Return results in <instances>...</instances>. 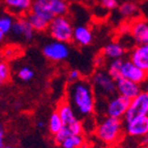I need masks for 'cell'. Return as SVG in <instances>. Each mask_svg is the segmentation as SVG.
<instances>
[{
  "label": "cell",
  "mask_w": 148,
  "mask_h": 148,
  "mask_svg": "<svg viewBox=\"0 0 148 148\" xmlns=\"http://www.w3.org/2000/svg\"><path fill=\"white\" fill-rule=\"evenodd\" d=\"M67 103L74 109L76 116L81 120L90 117L95 111V92L88 80L80 79L67 86Z\"/></svg>",
  "instance_id": "cell-1"
},
{
  "label": "cell",
  "mask_w": 148,
  "mask_h": 148,
  "mask_svg": "<svg viewBox=\"0 0 148 148\" xmlns=\"http://www.w3.org/2000/svg\"><path fill=\"white\" fill-rule=\"evenodd\" d=\"M123 131L122 119L112 118L105 116L97 122L95 127V135L105 144L111 145L118 142Z\"/></svg>",
  "instance_id": "cell-2"
},
{
  "label": "cell",
  "mask_w": 148,
  "mask_h": 148,
  "mask_svg": "<svg viewBox=\"0 0 148 148\" xmlns=\"http://www.w3.org/2000/svg\"><path fill=\"white\" fill-rule=\"evenodd\" d=\"M73 24L65 16L54 17L53 20L49 23L48 31L52 38L57 42H69L73 37Z\"/></svg>",
  "instance_id": "cell-3"
},
{
  "label": "cell",
  "mask_w": 148,
  "mask_h": 148,
  "mask_svg": "<svg viewBox=\"0 0 148 148\" xmlns=\"http://www.w3.org/2000/svg\"><path fill=\"white\" fill-rule=\"evenodd\" d=\"M91 85L95 93L105 97H111L116 93V82L111 78L107 71H96L91 77Z\"/></svg>",
  "instance_id": "cell-4"
},
{
  "label": "cell",
  "mask_w": 148,
  "mask_h": 148,
  "mask_svg": "<svg viewBox=\"0 0 148 148\" xmlns=\"http://www.w3.org/2000/svg\"><path fill=\"white\" fill-rule=\"evenodd\" d=\"M140 116H148V92L141 91L136 97L131 99L123 119L130 121Z\"/></svg>",
  "instance_id": "cell-5"
},
{
  "label": "cell",
  "mask_w": 148,
  "mask_h": 148,
  "mask_svg": "<svg viewBox=\"0 0 148 148\" xmlns=\"http://www.w3.org/2000/svg\"><path fill=\"white\" fill-rule=\"evenodd\" d=\"M131 99H126L124 96L115 94V95L109 97L105 106V113L106 116L112 118L122 119L128 108Z\"/></svg>",
  "instance_id": "cell-6"
},
{
  "label": "cell",
  "mask_w": 148,
  "mask_h": 148,
  "mask_svg": "<svg viewBox=\"0 0 148 148\" xmlns=\"http://www.w3.org/2000/svg\"><path fill=\"white\" fill-rule=\"evenodd\" d=\"M42 53L45 57L48 58L51 61L60 62L65 60L69 55V47L67 44L61 42H48L42 48Z\"/></svg>",
  "instance_id": "cell-7"
},
{
  "label": "cell",
  "mask_w": 148,
  "mask_h": 148,
  "mask_svg": "<svg viewBox=\"0 0 148 148\" xmlns=\"http://www.w3.org/2000/svg\"><path fill=\"white\" fill-rule=\"evenodd\" d=\"M147 72L139 69L130 60H122L120 67V77L123 79L133 81L137 84L145 83L147 80Z\"/></svg>",
  "instance_id": "cell-8"
},
{
  "label": "cell",
  "mask_w": 148,
  "mask_h": 148,
  "mask_svg": "<svg viewBox=\"0 0 148 148\" xmlns=\"http://www.w3.org/2000/svg\"><path fill=\"white\" fill-rule=\"evenodd\" d=\"M124 133L133 138H142L148 135V116H140L123 124Z\"/></svg>",
  "instance_id": "cell-9"
},
{
  "label": "cell",
  "mask_w": 148,
  "mask_h": 148,
  "mask_svg": "<svg viewBox=\"0 0 148 148\" xmlns=\"http://www.w3.org/2000/svg\"><path fill=\"white\" fill-rule=\"evenodd\" d=\"M130 31L137 45H148V23L145 19H136L130 26Z\"/></svg>",
  "instance_id": "cell-10"
},
{
  "label": "cell",
  "mask_w": 148,
  "mask_h": 148,
  "mask_svg": "<svg viewBox=\"0 0 148 148\" xmlns=\"http://www.w3.org/2000/svg\"><path fill=\"white\" fill-rule=\"evenodd\" d=\"M115 82H116V93L128 99H133L142 91V87L140 84H137L130 80L120 78Z\"/></svg>",
  "instance_id": "cell-11"
},
{
  "label": "cell",
  "mask_w": 148,
  "mask_h": 148,
  "mask_svg": "<svg viewBox=\"0 0 148 148\" xmlns=\"http://www.w3.org/2000/svg\"><path fill=\"white\" fill-rule=\"evenodd\" d=\"M10 32H12V34L16 36L23 37L25 40L30 42L33 40L35 31L32 29L28 21L26 20L25 16H21V18L14 20Z\"/></svg>",
  "instance_id": "cell-12"
},
{
  "label": "cell",
  "mask_w": 148,
  "mask_h": 148,
  "mask_svg": "<svg viewBox=\"0 0 148 148\" xmlns=\"http://www.w3.org/2000/svg\"><path fill=\"white\" fill-rule=\"evenodd\" d=\"M130 61L139 69L148 72V45H138L130 55Z\"/></svg>",
  "instance_id": "cell-13"
},
{
  "label": "cell",
  "mask_w": 148,
  "mask_h": 148,
  "mask_svg": "<svg viewBox=\"0 0 148 148\" xmlns=\"http://www.w3.org/2000/svg\"><path fill=\"white\" fill-rule=\"evenodd\" d=\"M2 3L10 14L23 16L30 10L33 0H2Z\"/></svg>",
  "instance_id": "cell-14"
},
{
  "label": "cell",
  "mask_w": 148,
  "mask_h": 148,
  "mask_svg": "<svg viewBox=\"0 0 148 148\" xmlns=\"http://www.w3.org/2000/svg\"><path fill=\"white\" fill-rule=\"evenodd\" d=\"M92 31L87 27L86 25H78L73 29V37L75 44L79 45L81 47H86L92 42Z\"/></svg>",
  "instance_id": "cell-15"
},
{
  "label": "cell",
  "mask_w": 148,
  "mask_h": 148,
  "mask_svg": "<svg viewBox=\"0 0 148 148\" xmlns=\"http://www.w3.org/2000/svg\"><path fill=\"white\" fill-rule=\"evenodd\" d=\"M29 12L38 16L40 18H42V19H44V20H46L49 23L55 17L53 15L51 8H50L49 2H44V1H34L33 0V3H32Z\"/></svg>",
  "instance_id": "cell-16"
},
{
  "label": "cell",
  "mask_w": 148,
  "mask_h": 148,
  "mask_svg": "<svg viewBox=\"0 0 148 148\" xmlns=\"http://www.w3.org/2000/svg\"><path fill=\"white\" fill-rule=\"evenodd\" d=\"M57 113L59 115L60 119L62 121V124L64 126L69 125L71 123H73L74 121H76L77 119H79L76 116L74 109L71 107V105L67 101H62L60 103L58 108H57Z\"/></svg>",
  "instance_id": "cell-17"
},
{
  "label": "cell",
  "mask_w": 148,
  "mask_h": 148,
  "mask_svg": "<svg viewBox=\"0 0 148 148\" xmlns=\"http://www.w3.org/2000/svg\"><path fill=\"white\" fill-rule=\"evenodd\" d=\"M124 54H125V48L120 42H116L106 45L103 50V56L111 60L122 58Z\"/></svg>",
  "instance_id": "cell-18"
},
{
  "label": "cell",
  "mask_w": 148,
  "mask_h": 148,
  "mask_svg": "<svg viewBox=\"0 0 148 148\" xmlns=\"http://www.w3.org/2000/svg\"><path fill=\"white\" fill-rule=\"evenodd\" d=\"M25 18H26V20L28 21V23H29L30 26H31L32 29L34 30V31H45V30L48 29L49 22L40 18L38 16L28 12L25 15Z\"/></svg>",
  "instance_id": "cell-19"
},
{
  "label": "cell",
  "mask_w": 148,
  "mask_h": 148,
  "mask_svg": "<svg viewBox=\"0 0 148 148\" xmlns=\"http://www.w3.org/2000/svg\"><path fill=\"white\" fill-rule=\"evenodd\" d=\"M118 10L120 15L124 18H136L139 14L138 4L132 1H124L118 5Z\"/></svg>",
  "instance_id": "cell-20"
},
{
  "label": "cell",
  "mask_w": 148,
  "mask_h": 148,
  "mask_svg": "<svg viewBox=\"0 0 148 148\" xmlns=\"http://www.w3.org/2000/svg\"><path fill=\"white\" fill-rule=\"evenodd\" d=\"M49 5L55 17L65 16L69 12V4L66 0H57V1L49 2Z\"/></svg>",
  "instance_id": "cell-21"
},
{
  "label": "cell",
  "mask_w": 148,
  "mask_h": 148,
  "mask_svg": "<svg viewBox=\"0 0 148 148\" xmlns=\"http://www.w3.org/2000/svg\"><path fill=\"white\" fill-rule=\"evenodd\" d=\"M84 143L85 139L83 135H69L59 146L61 148H78Z\"/></svg>",
  "instance_id": "cell-22"
},
{
  "label": "cell",
  "mask_w": 148,
  "mask_h": 148,
  "mask_svg": "<svg viewBox=\"0 0 148 148\" xmlns=\"http://www.w3.org/2000/svg\"><path fill=\"white\" fill-rule=\"evenodd\" d=\"M122 58L119 59H113L111 60V62L109 63L108 69H107V73H108L111 78L114 81H117L118 79H120V67L122 64Z\"/></svg>",
  "instance_id": "cell-23"
},
{
  "label": "cell",
  "mask_w": 148,
  "mask_h": 148,
  "mask_svg": "<svg viewBox=\"0 0 148 148\" xmlns=\"http://www.w3.org/2000/svg\"><path fill=\"white\" fill-rule=\"evenodd\" d=\"M63 126L62 124V121L60 119L59 115L56 111L53 112L51 115H50L49 122H48V128H49V132L51 135H55L57 132H59L61 130V127Z\"/></svg>",
  "instance_id": "cell-24"
},
{
  "label": "cell",
  "mask_w": 148,
  "mask_h": 148,
  "mask_svg": "<svg viewBox=\"0 0 148 148\" xmlns=\"http://www.w3.org/2000/svg\"><path fill=\"white\" fill-rule=\"evenodd\" d=\"M12 23H14V18L12 15L1 16L0 17V32H2L3 34H8L12 30Z\"/></svg>",
  "instance_id": "cell-25"
},
{
  "label": "cell",
  "mask_w": 148,
  "mask_h": 148,
  "mask_svg": "<svg viewBox=\"0 0 148 148\" xmlns=\"http://www.w3.org/2000/svg\"><path fill=\"white\" fill-rule=\"evenodd\" d=\"M10 77V65L5 61H0V85L8 82Z\"/></svg>",
  "instance_id": "cell-26"
},
{
  "label": "cell",
  "mask_w": 148,
  "mask_h": 148,
  "mask_svg": "<svg viewBox=\"0 0 148 148\" xmlns=\"http://www.w3.org/2000/svg\"><path fill=\"white\" fill-rule=\"evenodd\" d=\"M18 77H19L22 81L28 82L33 79L34 72H33V69L29 66H22L18 71Z\"/></svg>",
  "instance_id": "cell-27"
},
{
  "label": "cell",
  "mask_w": 148,
  "mask_h": 148,
  "mask_svg": "<svg viewBox=\"0 0 148 148\" xmlns=\"http://www.w3.org/2000/svg\"><path fill=\"white\" fill-rule=\"evenodd\" d=\"M69 135H72V134H71V132L69 131L67 126L63 125L59 132H57L55 135H53V139H54V142L57 144V145H60V144H61L62 142L69 136Z\"/></svg>",
  "instance_id": "cell-28"
},
{
  "label": "cell",
  "mask_w": 148,
  "mask_h": 148,
  "mask_svg": "<svg viewBox=\"0 0 148 148\" xmlns=\"http://www.w3.org/2000/svg\"><path fill=\"white\" fill-rule=\"evenodd\" d=\"M67 128L72 135H83V132H84V127H83L82 121L80 119H77L73 123L67 125Z\"/></svg>",
  "instance_id": "cell-29"
},
{
  "label": "cell",
  "mask_w": 148,
  "mask_h": 148,
  "mask_svg": "<svg viewBox=\"0 0 148 148\" xmlns=\"http://www.w3.org/2000/svg\"><path fill=\"white\" fill-rule=\"evenodd\" d=\"M101 4L104 8L108 10H113L118 8L119 0H101Z\"/></svg>",
  "instance_id": "cell-30"
},
{
  "label": "cell",
  "mask_w": 148,
  "mask_h": 148,
  "mask_svg": "<svg viewBox=\"0 0 148 148\" xmlns=\"http://www.w3.org/2000/svg\"><path fill=\"white\" fill-rule=\"evenodd\" d=\"M67 79H69V83H73V82L78 81V80L81 79V73H80L78 69H72V71H69V76H67Z\"/></svg>",
  "instance_id": "cell-31"
},
{
  "label": "cell",
  "mask_w": 148,
  "mask_h": 148,
  "mask_svg": "<svg viewBox=\"0 0 148 148\" xmlns=\"http://www.w3.org/2000/svg\"><path fill=\"white\" fill-rule=\"evenodd\" d=\"M14 52H15V50L12 49V48H5L3 51H1L2 53V57L6 58V59H10L14 57Z\"/></svg>",
  "instance_id": "cell-32"
},
{
  "label": "cell",
  "mask_w": 148,
  "mask_h": 148,
  "mask_svg": "<svg viewBox=\"0 0 148 148\" xmlns=\"http://www.w3.org/2000/svg\"><path fill=\"white\" fill-rule=\"evenodd\" d=\"M3 139H4V130H3L2 125L0 124V148H3V146H4Z\"/></svg>",
  "instance_id": "cell-33"
},
{
  "label": "cell",
  "mask_w": 148,
  "mask_h": 148,
  "mask_svg": "<svg viewBox=\"0 0 148 148\" xmlns=\"http://www.w3.org/2000/svg\"><path fill=\"white\" fill-rule=\"evenodd\" d=\"M44 125H45V123H44V121L42 120H40L38 122H37V127L38 128H42L44 127Z\"/></svg>",
  "instance_id": "cell-34"
},
{
  "label": "cell",
  "mask_w": 148,
  "mask_h": 148,
  "mask_svg": "<svg viewBox=\"0 0 148 148\" xmlns=\"http://www.w3.org/2000/svg\"><path fill=\"white\" fill-rule=\"evenodd\" d=\"M34 1H44V2H53V1H57V0H34Z\"/></svg>",
  "instance_id": "cell-35"
},
{
  "label": "cell",
  "mask_w": 148,
  "mask_h": 148,
  "mask_svg": "<svg viewBox=\"0 0 148 148\" xmlns=\"http://www.w3.org/2000/svg\"><path fill=\"white\" fill-rule=\"evenodd\" d=\"M3 38H4V34H3L2 32H0V42H2V40H3Z\"/></svg>",
  "instance_id": "cell-36"
},
{
  "label": "cell",
  "mask_w": 148,
  "mask_h": 148,
  "mask_svg": "<svg viewBox=\"0 0 148 148\" xmlns=\"http://www.w3.org/2000/svg\"><path fill=\"white\" fill-rule=\"evenodd\" d=\"M78 148H88V147H87V145H86V144H83V145H81V146H80V147H78Z\"/></svg>",
  "instance_id": "cell-37"
},
{
  "label": "cell",
  "mask_w": 148,
  "mask_h": 148,
  "mask_svg": "<svg viewBox=\"0 0 148 148\" xmlns=\"http://www.w3.org/2000/svg\"><path fill=\"white\" fill-rule=\"evenodd\" d=\"M3 148H15V147H12V146H3Z\"/></svg>",
  "instance_id": "cell-38"
},
{
  "label": "cell",
  "mask_w": 148,
  "mask_h": 148,
  "mask_svg": "<svg viewBox=\"0 0 148 148\" xmlns=\"http://www.w3.org/2000/svg\"><path fill=\"white\" fill-rule=\"evenodd\" d=\"M0 58H2V53H1V51H0Z\"/></svg>",
  "instance_id": "cell-39"
},
{
  "label": "cell",
  "mask_w": 148,
  "mask_h": 148,
  "mask_svg": "<svg viewBox=\"0 0 148 148\" xmlns=\"http://www.w3.org/2000/svg\"><path fill=\"white\" fill-rule=\"evenodd\" d=\"M122 148H124V147H122Z\"/></svg>",
  "instance_id": "cell-40"
}]
</instances>
